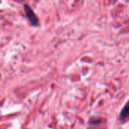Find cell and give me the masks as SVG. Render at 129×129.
I'll return each instance as SVG.
<instances>
[{
    "instance_id": "obj_1",
    "label": "cell",
    "mask_w": 129,
    "mask_h": 129,
    "mask_svg": "<svg viewBox=\"0 0 129 129\" xmlns=\"http://www.w3.org/2000/svg\"><path fill=\"white\" fill-rule=\"evenodd\" d=\"M23 8H24V11L26 12V17H28L29 20L30 21L31 24L33 26H39V19L37 17V16L35 14L34 11H33V9L26 4H25L23 5Z\"/></svg>"
},
{
    "instance_id": "obj_2",
    "label": "cell",
    "mask_w": 129,
    "mask_h": 129,
    "mask_svg": "<svg viewBox=\"0 0 129 129\" xmlns=\"http://www.w3.org/2000/svg\"><path fill=\"white\" fill-rule=\"evenodd\" d=\"M128 117H129V101L126 103L125 107L122 108L120 116H119V119L120 120H125Z\"/></svg>"
},
{
    "instance_id": "obj_3",
    "label": "cell",
    "mask_w": 129,
    "mask_h": 129,
    "mask_svg": "<svg viewBox=\"0 0 129 129\" xmlns=\"http://www.w3.org/2000/svg\"><path fill=\"white\" fill-rule=\"evenodd\" d=\"M101 122V119H98V118H92L90 120V123L91 125H98Z\"/></svg>"
}]
</instances>
